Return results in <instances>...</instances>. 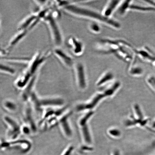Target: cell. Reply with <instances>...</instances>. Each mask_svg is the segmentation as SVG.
Returning a JSON list of instances; mask_svg holds the SVG:
<instances>
[{
	"instance_id": "23",
	"label": "cell",
	"mask_w": 155,
	"mask_h": 155,
	"mask_svg": "<svg viewBox=\"0 0 155 155\" xmlns=\"http://www.w3.org/2000/svg\"><path fill=\"white\" fill-rule=\"evenodd\" d=\"M0 69L1 72L11 75H14L15 72V69L13 68L2 63L1 64Z\"/></svg>"
},
{
	"instance_id": "11",
	"label": "cell",
	"mask_w": 155,
	"mask_h": 155,
	"mask_svg": "<svg viewBox=\"0 0 155 155\" xmlns=\"http://www.w3.org/2000/svg\"><path fill=\"white\" fill-rule=\"evenodd\" d=\"M68 44L71 52L76 56L82 54L84 51L83 44L78 39L74 36L70 37L68 40Z\"/></svg>"
},
{
	"instance_id": "22",
	"label": "cell",
	"mask_w": 155,
	"mask_h": 155,
	"mask_svg": "<svg viewBox=\"0 0 155 155\" xmlns=\"http://www.w3.org/2000/svg\"><path fill=\"white\" fill-rule=\"evenodd\" d=\"M82 127V134L85 141L87 143H90L91 141V137L88 126L86 124L81 126Z\"/></svg>"
},
{
	"instance_id": "27",
	"label": "cell",
	"mask_w": 155,
	"mask_h": 155,
	"mask_svg": "<svg viewBox=\"0 0 155 155\" xmlns=\"http://www.w3.org/2000/svg\"><path fill=\"white\" fill-rule=\"evenodd\" d=\"M147 82L151 87L155 89V76L153 75H151L149 76L147 79Z\"/></svg>"
},
{
	"instance_id": "8",
	"label": "cell",
	"mask_w": 155,
	"mask_h": 155,
	"mask_svg": "<svg viewBox=\"0 0 155 155\" xmlns=\"http://www.w3.org/2000/svg\"><path fill=\"white\" fill-rule=\"evenodd\" d=\"M41 18L38 13L30 15L21 22L18 26V30L20 31L25 30L29 31L37 24Z\"/></svg>"
},
{
	"instance_id": "13",
	"label": "cell",
	"mask_w": 155,
	"mask_h": 155,
	"mask_svg": "<svg viewBox=\"0 0 155 155\" xmlns=\"http://www.w3.org/2000/svg\"><path fill=\"white\" fill-rule=\"evenodd\" d=\"M37 78V75H35L32 77L30 82L24 88V91L21 95V98L24 101H27L29 100L31 95L34 92L33 89L34 88Z\"/></svg>"
},
{
	"instance_id": "5",
	"label": "cell",
	"mask_w": 155,
	"mask_h": 155,
	"mask_svg": "<svg viewBox=\"0 0 155 155\" xmlns=\"http://www.w3.org/2000/svg\"><path fill=\"white\" fill-rule=\"evenodd\" d=\"M3 120L8 127L7 135L9 140L18 139L22 133L20 125L15 120L8 116H5Z\"/></svg>"
},
{
	"instance_id": "30",
	"label": "cell",
	"mask_w": 155,
	"mask_h": 155,
	"mask_svg": "<svg viewBox=\"0 0 155 155\" xmlns=\"http://www.w3.org/2000/svg\"><path fill=\"white\" fill-rule=\"evenodd\" d=\"M40 6L44 5H45L47 3V1H35Z\"/></svg>"
},
{
	"instance_id": "10",
	"label": "cell",
	"mask_w": 155,
	"mask_h": 155,
	"mask_svg": "<svg viewBox=\"0 0 155 155\" xmlns=\"http://www.w3.org/2000/svg\"><path fill=\"white\" fill-rule=\"evenodd\" d=\"M54 53L56 57L65 67L71 68L74 65L72 58L60 47H57L55 48Z\"/></svg>"
},
{
	"instance_id": "29",
	"label": "cell",
	"mask_w": 155,
	"mask_h": 155,
	"mask_svg": "<svg viewBox=\"0 0 155 155\" xmlns=\"http://www.w3.org/2000/svg\"><path fill=\"white\" fill-rule=\"evenodd\" d=\"M73 147L71 146L68 148L67 150H66L62 155H70L71 152H72L73 150Z\"/></svg>"
},
{
	"instance_id": "14",
	"label": "cell",
	"mask_w": 155,
	"mask_h": 155,
	"mask_svg": "<svg viewBox=\"0 0 155 155\" xmlns=\"http://www.w3.org/2000/svg\"><path fill=\"white\" fill-rule=\"evenodd\" d=\"M121 2L118 0H111L108 1L102 12V15L107 18H111L110 17L115 10L117 8Z\"/></svg>"
},
{
	"instance_id": "3",
	"label": "cell",
	"mask_w": 155,
	"mask_h": 155,
	"mask_svg": "<svg viewBox=\"0 0 155 155\" xmlns=\"http://www.w3.org/2000/svg\"><path fill=\"white\" fill-rule=\"evenodd\" d=\"M44 18L49 29L54 43L57 47H59L63 43V36L55 17L50 13Z\"/></svg>"
},
{
	"instance_id": "19",
	"label": "cell",
	"mask_w": 155,
	"mask_h": 155,
	"mask_svg": "<svg viewBox=\"0 0 155 155\" xmlns=\"http://www.w3.org/2000/svg\"><path fill=\"white\" fill-rule=\"evenodd\" d=\"M114 75L112 72L110 71H107L102 75L97 83V85L100 86L112 80L114 78Z\"/></svg>"
},
{
	"instance_id": "25",
	"label": "cell",
	"mask_w": 155,
	"mask_h": 155,
	"mask_svg": "<svg viewBox=\"0 0 155 155\" xmlns=\"http://www.w3.org/2000/svg\"><path fill=\"white\" fill-rule=\"evenodd\" d=\"M90 30L94 34H98L101 31V28L100 25L95 22H92L89 25Z\"/></svg>"
},
{
	"instance_id": "15",
	"label": "cell",
	"mask_w": 155,
	"mask_h": 155,
	"mask_svg": "<svg viewBox=\"0 0 155 155\" xmlns=\"http://www.w3.org/2000/svg\"><path fill=\"white\" fill-rule=\"evenodd\" d=\"M24 119L25 124L30 128L32 133H36L37 131L36 126L33 119L31 111L30 108L28 107L25 109L24 115Z\"/></svg>"
},
{
	"instance_id": "26",
	"label": "cell",
	"mask_w": 155,
	"mask_h": 155,
	"mask_svg": "<svg viewBox=\"0 0 155 155\" xmlns=\"http://www.w3.org/2000/svg\"><path fill=\"white\" fill-rule=\"evenodd\" d=\"M93 114V112L92 111H90V112L87 113L86 115L81 118L80 121H79V125L81 126L87 124L88 119H90V118L92 116Z\"/></svg>"
},
{
	"instance_id": "28",
	"label": "cell",
	"mask_w": 155,
	"mask_h": 155,
	"mask_svg": "<svg viewBox=\"0 0 155 155\" xmlns=\"http://www.w3.org/2000/svg\"><path fill=\"white\" fill-rule=\"evenodd\" d=\"M110 134L115 137H118L120 135V131L117 129H113L110 131Z\"/></svg>"
},
{
	"instance_id": "2",
	"label": "cell",
	"mask_w": 155,
	"mask_h": 155,
	"mask_svg": "<svg viewBox=\"0 0 155 155\" xmlns=\"http://www.w3.org/2000/svg\"><path fill=\"white\" fill-rule=\"evenodd\" d=\"M31 102L35 109L40 111L43 107H58L63 106L64 101L63 99L57 97L39 98L35 95L32 98Z\"/></svg>"
},
{
	"instance_id": "7",
	"label": "cell",
	"mask_w": 155,
	"mask_h": 155,
	"mask_svg": "<svg viewBox=\"0 0 155 155\" xmlns=\"http://www.w3.org/2000/svg\"><path fill=\"white\" fill-rule=\"evenodd\" d=\"M74 67L78 84L81 88H85L86 83L84 65L82 63L78 62L75 64Z\"/></svg>"
},
{
	"instance_id": "18",
	"label": "cell",
	"mask_w": 155,
	"mask_h": 155,
	"mask_svg": "<svg viewBox=\"0 0 155 155\" xmlns=\"http://www.w3.org/2000/svg\"><path fill=\"white\" fill-rule=\"evenodd\" d=\"M131 1H121L118 8V13L120 15H123L127 12L128 10L130 9L131 5Z\"/></svg>"
},
{
	"instance_id": "24",
	"label": "cell",
	"mask_w": 155,
	"mask_h": 155,
	"mask_svg": "<svg viewBox=\"0 0 155 155\" xmlns=\"http://www.w3.org/2000/svg\"><path fill=\"white\" fill-rule=\"evenodd\" d=\"M120 85V83L119 82H116L114 83L112 86L110 87L108 89L105 91L104 94L106 95V96L111 95L119 88Z\"/></svg>"
},
{
	"instance_id": "16",
	"label": "cell",
	"mask_w": 155,
	"mask_h": 155,
	"mask_svg": "<svg viewBox=\"0 0 155 155\" xmlns=\"http://www.w3.org/2000/svg\"><path fill=\"white\" fill-rule=\"evenodd\" d=\"M106 96L104 94H98L91 101L87 104H81L77 106L76 110L77 111H82L87 109H92L98 103L102 98Z\"/></svg>"
},
{
	"instance_id": "21",
	"label": "cell",
	"mask_w": 155,
	"mask_h": 155,
	"mask_svg": "<svg viewBox=\"0 0 155 155\" xmlns=\"http://www.w3.org/2000/svg\"><path fill=\"white\" fill-rule=\"evenodd\" d=\"M4 108L9 112H14L17 110V106L14 102L9 100L5 101L3 103Z\"/></svg>"
},
{
	"instance_id": "9",
	"label": "cell",
	"mask_w": 155,
	"mask_h": 155,
	"mask_svg": "<svg viewBox=\"0 0 155 155\" xmlns=\"http://www.w3.org/2000/svg\"><path fill=\"white\" fill-rule=\"evenodd\" d=\"M137 56L144 62L153 64L155 61V53L150 48L144 47L135 50Z\"/></svg>"
},
{
	"instance_id": "17",
	"label": "cell",
	"mask_w": 155,
	"mask_h": 155,
	"mask_svg": "<svg viewBox=\"0 0 155 155\" xmlns=\"http://www.w3.org/2000/svg\"><path fill=\"white\" fill-rule=\"evenodd\" d=\"M29 31L28 30H25L20 31V33L17 35L13 38L9 42L8 50H11L20 41L24 38Z\"/></svg>"
},
{
	"instance_id": "12",
	"label": "cell",
	"mask_w": 155,
	"mask_h": 155,
	"mask_svg": "<svg viewBox=\"0 0 155 155\" xmlns=\"http://www.w3.org/2000/svg\"><path fill=\"white\" fill-rule=\"evenodd\" d=\"M71 113V112H70L69 113H66L64 114L60 119L58 124L64 135L67 137H70L72 135V131L68 121L69 117Z\"/></svg>"
},
{
	"instance_id": "6",
	"label": "cell",
	"mask_w": 155,
	"mask_h": 155,
	"mask_svg": "<svg viewBox=\"0 0 155 155\" xmlns=\"http://www.w3.org/2000/svg\"><path fill=\"white\" fill-rule=\"evenodd\" d=\"M47 55H42L41 53H38L35 54L29 64L27 72L33 77L35 75L38 68L47 59Z\"/></svg>"
},
{
	"instance_id": "4",
	"label": "cell",
	"mask_w": 155,
	"mask_h": 155,
	"mask_svg": "<svg viewBox=\"0 0 155 155\" xmlns=\"http://www.w3.org/2000/svg\"><path fill=\"white\" fill-rule=\"evenodd\" d=\"M31 144L26 139H15L12 140L3 141L1 143V148L5 149L15 148L19 149L22 153H26L30 150Z\"/></svg>"
},
{
	"instance_id": "1",
	"label": "cell",
	"mask_w": 155,
	"mask_h": 155,
	"mask_svg": "<svg viewBox=\"0 0 155 155\" xmlns=\"http://www.w3.org/2000/svg\"><path fill=\"white\" fill-rule=\"evenodd\" d=\"M63 8L66 12H67V13L75 16L92 19L116 29L121 28V25L114 19L104 17L102 13L77 5L71 2Z\"/></svg>"
},
{
	"instance_id": "20",
	"label": "cell",
	"mask_w": 155,
	"mask_h": 155,
	"mask_svg": "<svg viewBox=\"0 0 155 155\" xmlns=\"http://www.w3.org/2000/svg\"><path fill=\"white\" fill-rule=\"evenodd\" d=\"M130 74L133 75L139 76L143 74L144 71L141 67L136 65L135 64L130 65L129 69Z\"/></svg>"
}]
</instances>
